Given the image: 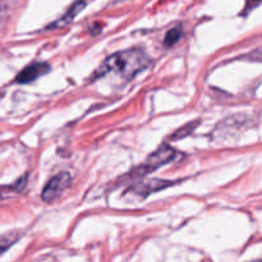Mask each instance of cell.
Here are the masks:
<instances>
[{
    "label": "cell",
    "mask_w": 262,
    "mask_h": 262,
    "mask_svg": "<svg viewBox=\"0 0 262 262\" xmlns=\"http://www.w3.org/2000/svg\"><path fill=\"white\" fill-rule=\"evenodd\" d=\"M150 58L141 49H128L113 54L105 63L97 69L95 78L106 74H117L124 81H130L138 73L145 71L150 66Z\"/></svg>",
    "instance_id": "6da1fadb"
},
{
    "label": "cell",
    "mask_w": 262,
    "mask_h": 262,
    "mask_svg": "<svg viewBox=\"0 0 262 262\" xmlns=\"http://www.w3.org/2000/svg\"><path fill=\"white\" fill-rule=\"evenodd\" d=\"M72 177L69 173H59L54 176L43 187L41 197L45 202H53L61 196L71 187Z\"/></svg>",
    "instance_id": "7a4b0ae2"
},
{
    "label": "cell",
    "mask_w": 262,
    "mask_h": 262,
    "mask_svg": "<svg viewBox=\"0 0 262 262\" xmlns=\"http://www.w3.org/2000/svg\"><path fill=\"white\" fill-rule=\"evenodd\" d=\"M176 155H177V151L174 150V148H171L169 145H163L147 159V161H146L145 165H143V170L145 171L155 170V169L160 168V166L165 165V164L170 163L171 160H174Z\"/></svg>",
    "instance_id": "3957f363"
},
{
    "label": "cell",
    "mask_w": 262,
    "mask_h": 262,
    "mask_svg": "<svg viewBox=\"0 0 262 262\" xmlns=\"http://www.w3.org/2000/svg\"><path fill=\"white\" fill-rule=\"evenodd\" d=\"M49 66L46 63H35L32 66H28L27 68L23 69L19 74L17 76L15 81L18 83H28V82H32L35 79H37L38 77H41L42 74L48 73L49 72Z\"/></svg>",
    "instance_id": "277c9868"
},
{
    "label": "cell",
    "mask_w": 262,
    "mask_h": 262,
    "mask_svg": "<svg viewBox=\"0 0 262 262\" xmlns=\"http://www.w3.org/2000/svg\"><path fill=\"white\" fill-rule=\"evenodd\" d=\"M84 5H86V3H84L83 0H79V2L74 3V4L69 8L68 12L63 15V18H60L58 22L54 23L53 27H60V26H66L67 23H69L71 20H73L74 17H76V15L78 14L82 9H83Z\"/></svg>",
    "instance_id": "5b68a950"
},
{
    "label": "cell",
    "mask_w": 262,
    "mask_h": 262,
    "mask_svg": "<svg viewBox=\"0 0 262 262\" xmlns=\"http://www.w3.org/2000/svg\"><path fill=\"white\" fill-rule=\"evenodd\" d=\"M182 36H183V31H182V28L181 27H174V28H171V30H169L168 32H166V36H165V40H164V42H165V45L168 46V48H170V46H173L174 43H177L179 40H181Z\"/></svg>",
    "instance_id": "8992f818"
},
{
    "label": "cell",
    "mask_w": 262,
    "mask_h": 262,
    "mask_svg": "<svg viewBox=\"0 0 262 262\" xmlns=\"http://www.w3.org/2000/svg\"><path fill=\"white\" fill-rule=\"evenodd\" d=\"M250 2H256V3H257V2H261V0H250Z\"/></svg>",
    "instance_id": "52a82bcc"
}]
</instances>
